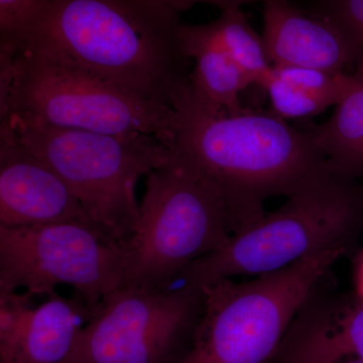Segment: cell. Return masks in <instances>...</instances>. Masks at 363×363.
Returning <instances> with one entry per match:
<instances>
[{
	"label": "cell",
	"instance_id": "5b68a950",
	"mask_svg": "<svg viewBox=\"0 0 363 363\" xmlns=\"http://www.w3.org/2000/svg\"><path fill=\"white\" fill-rule=\"evenodd\" d=\"M362 210L350 179L333 174L233 234L223 247L193 262L181 278L203 286L234 277L264 276L323 250L348 248Z\"/></svg>",
	"mask_w": 363,
	"mask_h": 363
},
{
	"label": "cell",
	"instance_id": "6da1fadb",
	"mask_svg": "<svg viewBox=\"0 0 363 363\" xmlns=\"http://www.w3.org/2000/svg\"><path fill=\"white\" fill-rule=\"evenodd\" d=\"M173 108L168 164L218 193L233 234L266 213L269 198L291 197L334 174L312 133L296 130L274 112L209 111L188 87Z\"/></svg>",
	"mask_w": 363,
	"mask_h": 363
},
{
	"label": "cell",
	"instance_id": "2e32d148",
	"mask_svg": "<svg viewBox=\"0 0 363 363\" xmlns=\"http://www.w3.org/2000/svg\"><path fill=\"white\" fill-rule=\"evenodd\" d=\"M209 25L222 48L253 84H264L274 66L267 56L264 39L253 30L241 7L224 9Z\"/></svg>",
	"mask_w": 363,
	"mask_h": 363
},
{
	"label": "cell",
	"instance_id": "ac0fdd59",
	"mask_svg": "<svg viewBox=\"0 0 363 363\" xmlns=\"http://www.w3.org/2000/svg\"><path fill=\"white\" fill-rule=\"evenodd\" d=\"M322 11L343 33L352 52L355 73L363 75V0H324Z\"/></svg>",
	"mask_w": 363,
	"mask_h": 363
},
{
	"label": "cell",
	"instance_id": "ba28073f",
	"mask_svg": "<svg viewBox=\"0 0 363 363\" xmlns=\"http://www.w3.org/2000/svg\"><path fill=\"white\" fill-rule=\"evenodd\" d=\"M201 286H123L106 296L65 363H178L201 316Z\"/></svg>",
	"mask_w": 363,
	"mask_h": 363
},
{
	"label": "cell",
	"instance_id": "7402d4cb",
	"mask_svg": "<svg viewBox=\"0 0 363 363\" xmlns=\"http://www.w3.org/2000/svg\"><path fill=\"white\" fill-rule=\"evenodd\" d=\"M340 363H363V359H351Z\"/></svg>",
	"mask_w": 363,
	"mask_h": 363
},
{
	"label": "cell",
	"instance_id": "44dd1931",
	"mask_svg": "<svg viewBox=\"0 0 363 363\" xmlns=\"http://www.w3.org/2000/svg\"><path fill=\"white\" fill-rule=\"evenodd\" d=\"M359 285H360V291H362V294L363 296V260H362V267H360Z\"/></svg>",
	"mask_w": 363,
	"mask_h": 363
},
{
	"label": "cell",
	"instance_id": "7c38bea8",
	"mask_svg": "<svg viewBox=\"0 0 363 363\" xmlns=\"http://www.w3.org/2000/svg\"><path fill=\"white\" fill-rule=\"evenodd\" d=\"M180 40L186 56L194 62L188 86L193 99L212 111H242L240 94L252 81L222 48L209 23H182Z\"/></svg>",
	"mask_w": 363,
	"mask_h": 363
},
{
	"label": "cell",
	"instance_id": "8fae6325",
	"mask_svg": "<svg viewBox=\"0 0 363 363\" xmlns=\"http://www.w3.org/2000/svg\"><path fill=\"white\" fill-rule=\"evenodd\" d=\"M262 39L272 66L342 73L353 64L343 33L324 13L303 11L290 0L264 2Z\"/></svg>",
	"mask_w": 363,
	"mask_h": 363
},
{
	"label": "cell",
	"instance_id": "ffe728a7",
	"mask_svg": "<svg viewBox=\"0 0 363 363\" xmlns=\"http://www.w3.org/2000/svg\"><path fill=\"white\" fill-rule=\"evenodd\" d=\"M155 1L160 2L179 13L200 4H211L224 11L231 7H241L247 4H257V2L264 4L266 0H155Z\"/></svg>",
	"mask_w": 363,
	"mask_h": 363
},
{
	"label": "cell",
	"instance_id": "d6986e66",
	"mask_svg": "<svg viewBox=\"0 0 363 363\" xmlns=\"http://www.w3.org/2000/svg\"><path fill=\"white\" fill-rule=\"evenodd\" d=\"M50 0H0V58L16 57V40L43 4Z\"/></svg>",
	"mask_w": 363,
	"mask_h": 363
},
{
	"label": "cell",
	"instance_id": "52a82bcc",
	"mask_svg": "<svg viewBox=\"0 0 363 363\" xmlns=\"http://www.w3.org/2000/svg\"><path fill=\"white\" fill-rule=\"evenodd\" d=\"M9 114L69 130L154 135L166 145L175 119L172 107L136 97L70 63L30 50L14 59L0 118Z\"/></svg>",
	"mask_w": 363,
	"mask_h": 363
},
{
	"label": "cell",
	"instance_id": "7a4b0ae2",
	"mask_svg": "<svg viewBox=\"0 0 363 363\" xmlns=\"http://www.w3.org/2000/svg\"><path fill=\"white\" fill-rule=\"evenodd\" d=\"M181 26L179 13L155 0H50L18 35L16 52L49 55L173 108L191 74Z\"/></svg>",
	"mask_w": 363,
	"mask_h": 363
},
{
	"label": "cell",
	"instance_id": "3957f363",
	"mask_svg": "<svg viewBox=\"0 0 363 363\" xmlns=\"http://www.w3.org/2000/svg\"><path fill=\"white\" fill-rule=\"evenodd\" d=\"M0 121L63 178L107 240L121 248L130 242L140 221L138 182L168 164L164 143L143 133L56 128L14 114Z\"/></svg>",
	"mask_w": 363,
	"mask_h": 363
},
{
	"label": "cell",
	"instance_id": "9c48e42d",
	"mask_svg": "<svg viewBox=\"0 0 363 363\" xmlns=\"http://www.w3.org/2000/svg\"><path fill=\"white\" fill-rule=\"evenodd\" d=\"M123 248L86 224L0 225V290L51 298L70 286L90 310L124 286Z\"/></svg>",
	"mask_w": 363,
	"mask_h": 363
},
{
	"label": "cell",
	"instance_id": "8992f818",
	"mask_svg": "<svg viewBox=\"0 0 363 363\" xmlns=\"http://www.w3.org/2000/svg\"><path fill=\"white\" fill-rule=\"evenodd\" d=\"M233 234L230 215L216 191L171 164L155 169L145 180L138 228L123 248L124 286L169 288Z\"/></svg>",
	"mask_w": 363,
	"mask_h": 363
},
{
	"label": "cell",
	"instance_id": "277c9868",
	"mask_svg": "<svg viewBox=\"0 0 363 363\" xmlns=\"http://www.w3.org/2000/svg\"><path fill=\"white\" fill-rule=\"evenodd\" d=\"M346 250H323L252 281L201 286V316L178 363H271L296 315Z\"/></svg>",
	"mask_w": 363,
	"mask_h": 363
},
{
	"label": "cell",
	"instance_id": "5bb4252c",
	"mask_svg": "<svg viewBox=\"0 0 363 363\" xmlns=\"http://www.w3.org/2000/svg\"><path fill=\"white\" fill-rule=\"evenodd\" d=\"M91 315L92 310L77 295L48 298L33 308L9 363H65Z\"/></svg>",
	"mask_w": 363,
	"mask_h": 363
},
{
	"label": "cell",
	"instance_id": "9a60e30c",
	"mask_svg": "<svg viewBox=\"0 0 363 363\" xmlns=\"http://www.w3.org/2000/svg\"><path fill=\"white\" fill-rule=\"evenodd\" d=\"M335 106L328 121L313 131L315 142L335 175H363V75Z\"/></svg>",
	"mask_w": 363,
	"mask_h": 363
},
{
	"label": "cell",
	"instance_id": "4fadbf2b",
	"mask_svg": "<svg viewBox=\"0 0 363 363\" xmlns=\"http://www.w3.org/2000/svg\"><path fill=\"white\" fill-rule=\"evenodd\" d=\"M353 74L295 66H274L260 87L272 111L283 119L307 118L336 106L357 82Z\"/></svg>",
	"mask_w": 363,
	"mask_h": 363
},
{
	"label": "cell",
	"instance_id": "e0dca14e",
	"mask_svg": "<svg viewBox=\"0 0 363 363\" xmlns=\"http://www.w3.org/2000/svg\"><path fill=\"white\" fill-rule=\"evenodd\" d=\"M30 293L0 290V363H9L33 311Z\"/></svg>",
	"mask_w": 363,
	"mask_h": 363
},
{
	"label": "cell",
	"instance_id": "30bf717a",
	"mask_svg": "<svg viewBox=\"0 0 363 363\" xmlns=\"http://www.w3.org/2000/svg\"><path fill=\"white\" fill-rule=\"evenodd\" d=\"M67 222L96 228L63 178L0 121V225Z\"/></svg>",
	"mask_w": 363,
	"mask_h": 363
}]
</instances>
